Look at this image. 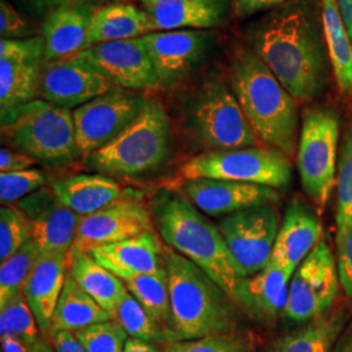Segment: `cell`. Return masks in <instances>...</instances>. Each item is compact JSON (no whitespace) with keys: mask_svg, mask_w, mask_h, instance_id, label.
Listing matches in <instances>:
<instances>
[{"mask_svg":"<svg viewBox=\"0 0 352 352\" xmlns=\"http://www.w3.org/2000/svg\"><path fill=\"white\" fill-rule=\"evenodd\" d=\"M251 49L296 102H311L329 81L322 0H291L247 29Z\"/></svg>","mask_w":352,"mask_h":352,"instance_id":"obj_1","label":"cell"},{"mask_svg":"<svg viewBox=\"0 0 352 352\" xmlns=\"http://www.w3.org/2000/svg\"><path fill=\"white\" fill-rule=\"evenodd\" d=\"M228 77L258 140L289 158L294 157L299 144V113L287 89L250 47L234 52Z\"/></svg>","mask_w":352,"mask_h":352,"instance_id":"obj_2","label":"cell"},{"mask_svg":"<svg viewBox=\"0 0 352 352\" xmlns=\"http://www.w3.org/2000/svg\"><path fill=\"white\" fill-rule=\"evenodd\" d=\"M164 266L173 311V329L180 340L234 333L236 304L202 269L170 247Z\"/></svg>","mask_w":352,"mask_h":352,"instance_id":"obj_3","label":"cell"},{"mask_svg":"<svg viewBox=\"0 0 352 352\" xmlns=\"http://www.w3.org/2000/svg\"><path fill=\"white\" fill-rule=\"evenodd\" d=\"M153 215L164 243L197 265L234 300L240 276L218 226L187 197L174 193L155 200Z\"/></svg>","mask_w":352,"mask_h":352,"instance_id":"obj_4","label":"cell"},{"mask_svg":"<svg viewBox=\"0 0 352 352\" xmlns=\"http://www.w3.org/2000/svg\"><path fill=\"white\" fill-rule=\"evenodd\" d=\"M171 140V123L162 102L149 98L131 126L84 162L88 168L111 177L145 175L168 158Z\"/></svg>","mask_w":352,"mask_h":352,"instance_id":"obj_5","label":"cell"},{"mask_svg":"<svg viewBox=\"0 0 352 352\" xmlns=\"http://www.w3.org/2000/svg\"><path fill=\"white\" fill-rule=\"evenodd\" d=\"M1 141L45 164H65L77 157L74 113L34 100L1 116Z\"/></svg>","mask_w":352,"mask_h":352,"instance_id":"obj_6","label":"cell"},{"mask_svg":"<svg viewBox=\"0 0 352 352\" xmlns=\"http://www.w3.org/2000/svg\"><path fill=\"white\" fill-rule=\"evenodd\" d=\"M188 124L210 151L258 146L251 124L230 85L219 78L204 82L189 103Z\"/></svg>","mask_w":352,"mask_h":352,"instance_id":"obj_7","label":"cell"},{"mask_svg":"<svg viewBox=\"0 0 352 352\" xmlns=\"http://www.w3.org/2000/svg\"><path fill=\"white\" fill-rule=\"evenodd\" d=\"M183 180L218 179L285 188L291 183L292 167L287 155L273 148L250 146L231 151H204L179 171Z\"/></svg>","mask_w":352,"mask_h":352,"instance_id":"obj_8","label":"cell"},{"mask_svg":"<svg viewBox=\"0 0 352 352\" xmlns=\"http://www.w3.org/2000/svg\"><path fill=\"white\" fill-rule=\"evenodd\" d=\"M340 128V116L330 107H311L302 113L298 168L305 193L320 206L337 183Z\"/></svg>","mask_w":352,"mask_h":352,"instance_id":"obj_9","label":"cell"},{"mask_svg":"<svg viewBox=\"0 0 352 352\" xmlns=\"http://www.w3.org/2000/svg\"><path fill=\"white\" fill-rule=\"evenodd\" d=\"M146 97L126 89L113 88L74 111L77 157L85 160L116 139L144 111Z\"/></svg>","mask_w":352,"mask_h":352,"instance_id":"obj_10","label":"cell"},{"mask_svg":"<svg viewBox=\"0 0 352 352\" xmlns=\"http://www.w3.org/2000/svg\"><path fill=\"white\" fill-rule=\"evenodd\" d=\"M279 227L273 205L248 208L218 222L240 278L251 277L269 265Z\"/></svg>","mask_w":352,"mask_h":352,"instance_id":"obj_11","label":"cell"},{"mask_svg":"<svg viewBox=\"0 0 352 352\" xmlns=\"http://www.w3.org/2000/svg\"><path fill=\"white\" fill-rule=\"evenodd\" d=\"M338 265L325 240L317 243L289 283L285 315L294 322H309L325 315L340 289Z\"/></svg>","mask_w":352,"mask_h":352,"instance_id":"obj_12","label":"cell"},{"mask_svg":"<svg viewBox=\"0 0 352 352\" xmlns=\"http://www.w3.org/2000/svg\"><path fill=\"white\" fill-rule=\"evenodd\" d=\"M45 65L43 38L0 41L1 116L37 100Z\"/></svg>","mask_w":352,"mask_h":352,"instance_id":"obj_13","label":"cell"},{"mask_svg":"<svg viewBox=\"0 0 352 352\" xmlns=\"http://www.w3.org/2000/svg\"><path fill=\"white\" fill-rule=\"evenodd\" d=\"M161 88H173L193 72L213 46V32L171 30L141 37Z\"/></svg>","mask_w":352,"mask_h":352,"instance_id":"obj_14","label":"cell"},{"mask_svg":"<svg viewBox=\"0 0 352 352\" xmlns=\"http://www.w3.org/2000/svg\"><path fill=\"white\" fill-rule=\"evenodd\" d=\"M77 56L91 64L115 88L133 91L161 88L141 38L94 45Z\"/></svg>","mask_w":352,"mask_h":352,"instance_id":"obj_15","label":"cell"},{"mask_svg":"<svg viewBox=\"0 0 352 352\" xmlns=\"http://www.w3.org/2000/svg\"><path fill=\"white\" fill-rule=\"evenodd\" d=\"M146 231H153L149 210L135 199H118L96 213L81 215L71 251L89 253Z\"/></svg>","mask_w":352,"mask_h":352,"instance_id":"obj_16","label":"cell"},{"mask_svg":"<svg viewBox=\"0 0 352 352\" xmlns=\"http://www.w3.org/2000/svg\"><path fill=\"white\" fill-rule=\"evenodd\" d=\"M16 206L24 214L41 253H69L81 215L58 201L51 187L38 189Z\"/></svg>","mask_w":352,"mask_h":352,"instance_id":"obj_17","label":"cell"},{"mask_svg":"<svg viewBox=\"0 0 352 352\" xmlns=\"http://www.w3.org/2000/svg\"><path fill=\"white\" fill-rule=\"evenodd\" d=\"M113 88L91 64L75 56L45 65L39 94L45 101L69 110L93 101Z\"/></svg>","mask_w":352,"mask_h":352,"instance_id":"obj_18","label":"cell"},{"mask_svg":"<svg viewBox=\"0 0 352 352\" xmlns=\"http://www.w3.org/2000/svg\"><path fill=\"white\" fill-rule=\"evenodd\" d=\"M182 189L184 197L210 217H227L253 206L272 205L279 200L276 188L218 179L187 180Z\"/></svg>","mask_w":352,"mask_h":352,"instance_id":"obj_19","label":"cell"},{"mask_svg":"<svg viewBox=\"0 0 352 352\" xmlns=\"http://www.w3.org/2000/svg\"><path fill=\"white\" fill-rule=\"evenodd\" d=\"M164 250L166 245L153 230L131 239L93 248L89 253L116 277L128 282L141 276L166 273Z\"/></svg>","mask_w":352,"mask_h":352,"instance_id":"obj_20","label":"cell"},{"mask_svg":"<svg viewBox=\"0 0 352 352\" xmlns=\"http://www.w3.org/2000/svg\"><path fill=\"white\" fill-rule=\"evenodd\" d=\"M295 272L270 264L251 277L240 278L234 302L257 321L274 324L285 315L289 299V278Z\"/></svg>","mask_w":352,"mask_h":352,"instance_id":"obj_21","label":"cell"},{"mask_svg":"<svg viewBox=\"0 0 352 352\" xmlns=\"http://www.w3.org/2000/svg\"><path fill=\"white\" fill-rule=\"evenodd\" d=\"M69 253H41L24 283L23 294L36 316L43 337H49L51 320L63 291Z\"/></svg>","mask_w":352,"mask_h":352,"instance_id":"obj_22","label":"cell"},{"mask_svg":"<svg viewBox=\"0 0 352 352\" xmlns=\"http://www.w3.org/2000/svg\"><path fill=\"white\" fill-rule=\"evenodd\" d=\"M154 32L204 30L225 23L228 0H141Z\"/></svg>","mask_w":352,"mask_h":352,"instance_id":"obj_23","label":"cell"},{"mask_svg":"<svg viewBox=\"0 0 352 352\" xmlns=\"http://www.w3.org/2000/svg\"><path fill=\"white\" fill-rule=\"evenodd\" d=\"M96 6L81 4L59 8L45 17L42 36L46 64L75 58L89 49V26Z\"/></svg>","mask_w":352,"mask_h":352,"instance_id":"obj_24","label":"cell"},{"mask_svg":"<svg viewBox=\"0 0 352 352\" xmlns=\"http://www.w3.org/2000/svg\"><path fill=\"white\" fill-rule=\"evenodd\" d=\"M320 235L321 225L315 214L302 202H292L279 227L269 263L295 272L314 251Z\"/></svg>","mask_w":352,"mask_h":352,"instance_id":"obj_25","label":"cell"},{"mask_svg":"<svg viewBox=\"0 0 352 352\" xmlns=\"http://www.w3.org/2000/svg\"><path fill=\"white\" fill-rule=\"evenodd\" d=\"M50 187L58 201L78 215L96 213L123 193L115 179L98 173L59 177Z\"/></svg>","mask_w":352,"mask_h":352,"instance_id":"obj_26","label":"cell"},{"mask_svg":"<svg viewBox=\"0 0 352 352\" xmlns=\"http://www.w3.org/2000/svg\"><path fill=\"white\" fill-rule=\"evenodd\" d=\"M154 33L149 14L131 3H109L94 7L89 26V47L104 42L126 41Z\"/></svg>","mask_w":352,"mask_h":352,"instance_id":"obj_27","label":"cell"},{"mask_svg":"<svg viewBox=\"0 0 352 352\" xmlns=\"http://www.w3.org/2000/svg\"><path fill=\"white\" fill-rule=\"evenodd\" d=\"M68 273L115 320L120 302L129 294L126 282L102 266L87 252L69 251Z\"/></svg>","mask_w":352,"mask_h":352,"instance_id":"obj_28","label":"cell"},{"mask_svg":"<svg viewBox=\"0 0 352 352\" xmlns=\"http://www.w3.org/2000/svg\"><path fill=\"white\" fill-rule=\"evenodd\" d=\"M111 320L113 317L78 286L69 273H67L63 291L51 320L50 333H76Z\"/></svg>","mask_w":352,"mask_h":352,"instance_id":"obj_29","label":"cell"},{"mask_svg":"<svg viewBox=\"0 0 352 352\" xmlns=\"http://www.w3.org/2000/svg\"><path fill=\"white\" fill-rule=\"evenodd\" d=\"M347 320L346 309L320 316L278 340L270 352H333Z\"/></svg>","mask_w":352,"mask_h":352,"instance_id":"obj_30","label":"cell"},{"mask_svg":"<svg viewBox=\"0 0 352 352\" xmlns=\"http://www.w3.org/2000/svg\"><path fill=\"white\" fill-rule=\"evenodd\" d=\"M322 23L333 75L343 94L352 96V42L340 20L337 1L322 0Z\"/></svg>","mask_w":352,"mask_h":352,"instance_id":"obj_31","label":"cell"},{"mask_svg":"<svg viewBox=\"0 0 352 352\" xmlns=\"http://www.w3.org/2000/svg\"><path fill=\"white\" fill-rule=\"evenodd\" d=\"M126 286L129 294L142 305L151 318L174 331L167 272L131 279L126 282Z\"/></svg>","mask_w":352,"mask_h":352,"instance_id":"obj_32","label":"cell"},{"mask_svg":"<svg viewBox=\"0 0 352 352\" xmlns=\"http://www.w3.org/2000/svg\"><path fill=\"white\" fill-rule=\"evenodd\" d=\"M115 320L123 327L131 338L154 344L161 343L164 346L180 340L175 331L166 329L154 318H151L131 294H128L126 299L120 302Z\"/></svg>","mask_w":352,"mask_h":352,"instance_id":"obj_33","label":"cell"},{"mask_svg":"<svg viewBox=\"0 0 352 352\" xmlns=\"http://www.w3.org/2000/svg\"><path fill=\"white\" fill-rule=\"evenodd\" d=\"M39 327L36 316L21 292L0 305V336L21 340L29 350L39 340Z\"/></svg>","mask_w":352,"mask_h":352,"instance_id":"obj_34","label":"cell"},{"mask_svg":"<svg viewBox=\"0 0 352 352\" xmlns=\"http://www.w3.org/2000/svg\"><path fill=\"white\" fill-rule=\"evenodd\" d=\"M41 252L34 240L29 239L25 244L13 253L0 266V305L6 304L16 294L21 292L26 279L36 264Z\"/></svg>","mask_w":352,"mask_h":352,"instance_id":"obj_35","label":"cell"},{"mask_svg":"<svg viewBox=\"0 0 352 352\" xmlns=\"http://www.w3.org/2000/svg\"><path fill=\"white\" fill-rule=\"evenodd\" d=\"M352 223V122L344 129L337 168V232Z\"/></svg>","mask_w":352,"mask_h":352,"instance_id":"obj_36","label":"cell"},{"mask_svg":"<svg viewBox=\"0 0 352 352\" xmlns=\"http://www.w3.org/2000/svg\"><path fill=\"white\" fill-rule=\"evenodd\" d=\"M74 334L88 352H124L128 340L126 330L116 320L85 327Z\"/></svg>","mask_w":352,"mask_h":352,"instance_id":"obj_37","label":"cell"},{"mask_svg":"<svg viewBox=\"0 0 352 352\" xmlns=\"http://www.w3.org/2000/svg\"><path fill=\"white\" fill-rule=\"evenodd\" d=\"M32 239L24 214L16 205L1 206L0 210V261H6Z\"/></svg>","mask_w":352,"mask_h":352,"instance_id":"obj_38","label":"cell"},{"mask_svg":"<svg viewBox=\"0 0 352 352\" xmlns=\"http://www.w3.org/2000/svg\"><path fill=\"white\" fill-rule=\"evenodd\" d=\"M46 176L38 168L0 174V200L4 205H12L26 196L45 187Z\"/></svg>","mask_w":352,"mask_h":352,"instance_id":"obj_39","label":"cell"},{"mask_svg":"<svg viewBox=\"0 0 352 352\" xmlns=\"http://www.w3.org/2000/svg\"><path fill=\"white\" fill-rule=\"evenodd\" d=\"M164 352H253L252 346L234 333L177 340L164 346Z\"/></svg>","mask_w":352,"mask_h":352,"instance_id":"obj_40","label":"cell"},{"mask_svg":"<svg viewBox=\"0 0 352 352\" xmlns=\"http://www.w3.org/2000/svg\"><path fill=\"white\" fill-rule=\"evenodd\" d=\"M337 265L340 286L352 300V223L337 232Z\"/></svg>","mask_w":352,"mask_h":352,"instance_id":"obj_41","label":"cell"},{"mask_svg":"<svg viewBox=\"0 0 352 352\" xmlns=\"http://www.w3.org/2000/svg\"><path fill=\"white\" fill-rule=\"evenodd\" d=\"M32 30L23 14L10 0H0V36L1 39H25Z\"/></svg>","mask_w":352,"mask_h":352,"instance_id":"obj_42","label":"cell"},{"mask_svg":"<svg viewBox=\"0 0 352 352\" xmlns=\"http://www.w3.org/2000/svg\"><path fill=\"white\" fill-rule=\"evenodd\" d=\"M19 4L33 16L46 17L51 12L71 6L93 4L96 6L101 0H17Z\"/></svg>","mask_w":352,"mask_h":352,"instance_id":"obj_43","label":"cell"},{"mask_svg":"<svg viewBox=\"0 0 352 352\" xmlns=\"http://www.w3.org/2000/svg\"><path fill=\"white\" fill-rule=\"evenodd\" d=\"M37 164V161L30 155L10 148H1L0 151V173H16L29 170Z\"/></svg>","mask_w":352,"mask_h":352,"instance_id":"obj_44","label":"cell"},{"mask_svg":"<svg viewBox=\"0 0 352 352\" xmlns=\"http://www.w3.org/2000/svg\"><path fill=\"white\" fill-rule=\"evenodd\" d=\"M289 1L291 0H231V7L238 17L245 19L263 11L276 10Z\"/></svg>","mask_w":352,"mask_h":352,"instance_id":"obj_45","label":"cell"},{"mask_svg":"<svg viewBox=\"0 0 352 352\" xmlns=\"http://www.w3.org/2000/svg\"><path fill=\"white\" fill-rule=\"evenodd\" d=\"M49 340L56 352H88L71 331L50 333Z\"/></svg>","mask_w":352,"mask_h":352,"instance_id":"obj_46","label":"cell"},{"mask_svg":"<svg viewBox=\"0 0 352 352\" xmlns=\"http://www.w3.org/2000/svg\"><path fill=\"white\" fill-rule=\"evenodd\" d=\"M340 20L346 28L352 42V0H336Z\"/></svg>","mask_w":352,"mask_h":352,"instance_id":"obj_47","label":"cell"},{"mask_svg":"<svg viewBox=\"0 0 352 352\" xmlns=\"http://www.w3.org/2000/svg\"><path fill=\"white\" fill-rule=\"evenodd\" d=\"M124 352H164L161 351L154 343L144 342L136 338H128Z\"/></svg>","mask_w":352,"mask_h":352,"instance_id":"obj_48","label":"cell"},{"mask_svg":"<svg viewBox=\"0 0 352 352\" xmlns=\"http://www.w3.org/2000/svg\"><path fill=\"white\" fill-rule=\"evenodd\" d=\"M1 352H30L25 344L14 337H1Z\"/></svg>","mask_w":352,"mask_h":352,"instance_id":"obj_49","label":"cell"},{"mask_svg":"<svg viewBox=\"0 0 352 352\" xmlns=\"http://www.w3.org/2000/svg\"><path fill=\"white\" fill-rule=\"evenodd\" d=\"M333 352H352V329H349L336 344Z\"/></svg>","mask_w":352,"mask_h":352,"instance_id":"obj_50","label":"cell"},{"mask_svg":"<svg viewBox=\"0 0 352 352\" xmlns=\"http://www.w3.org/2000/svg\"><path fill=\"white\" fill-rule=\"evenodd\" d=\"M46 338L47 337H41L37 343L33 346L30 352H56L54 346L51 344V342H49Z\"/></svg>","mask_w":352,"mask_h":352,"instance_id":"obj_51","label":"cell"}]
</instances>
